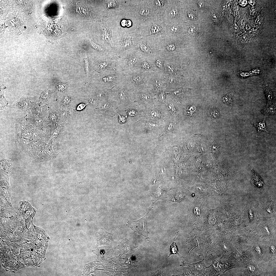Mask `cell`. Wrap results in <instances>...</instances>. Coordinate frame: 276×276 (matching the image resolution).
I'll return each instance as SVG.
<instances>
[{
  "label": "cell",
  "instance_id": "11a10c76",
  "mask_svg": "<svg viewBox=\"0 0 276 276\" xmlns=\"http://www.w3.org/2000/svg\"><path fill=\"white\" fill-rule=\"evenodd\" d=\"M261 21V19L259 16H258L256 20V24H260Z\"/></svg>",
  "mask_w": 276,
  "mask_h": 276
},
{
  "label": "cell",
  "instance_id": "ab89813d",
  "mask_svg": "<svg viewBox=\"0 0 276 276\" xmlns=\"http://www.w3.org/2000/svg\"><path fill=\"white\" fill-rule=\"evenodd\" d=\"M150 115L152 118L156 120L160 118L161 114L157 110H153L150 111Z\"/></svg>",
  "mask_w": 276,
  "mask_h": 276
},
{
  "label": "cell",
  "instance_id": "f546056e",
  "mask_svg": "<svg viewBox=\"0 0 276 276\" xmlns=\"http://www.w3.org/2000/svg\"><path fill=\"white\" fill-rule=\"evenodd\" d=\"M266 117L265 116L262 122L258 123H252L256 128L258 131V134L256 136V137L258 136L259 133L263 131H265L267 134H269V132L267 130L265 123V121Z\"/></svg>",
  "mask_w": 276,
  "mask_h": 276
},
{
  "label": "cell",
  "instance_id": "5bb4252c",
  "mask_svg": "<svg viewBox=\"0 0 276 276\" xmlns=\"http://www.w3.org/2000/svg\"><path fill=\"white\" fill-rule=\"evenodd\" d=\"M35 100L34 98L22 96L15 102L13 106L23 111L29 113L37 105Z\"/></svg>",
  "mask_w": 276,
  "mask_h": 276
},
{
  "label": "cell",
  "instance_id": "8992f818",
  "mask_svg": "<svg viewBox=\"0 0 276 276\" xmlns=\"http://www.w3.org/2000/svg\"><path fill=\"white\" fill-rule=\"evenodd\" d=\"M160 38H141L135 49L142 57L148 58L154 57L158 55Z\"/></svg>",
  "mask_w": 276,
  "mask_h": 276
},
{
  "label": "cell",
  "instance_id": "f907efd6",
  "mask_svg": "<svg viewBox=\"0 0 276 276\" xmlns=\"http://www.w3.org/2000/svg\"><path fill=\"white\" fill-rule=\"evenodd\" d=\"M233 29L234 31L235 32H237L238 30V27L237 25L235 24H234L233 26Z\"/></svg>",
  "mask_w": 276,
  "mask_h": 276
},
{
  "label": "cell",
  "instance_id": "8fae6325",
  "mask_svg": "<svg viewBox=\"0 0 276 276\" xmlns=\"http://www.w3.org/2000/svg\"><path fill=\"white\" fill-rule=\"evenodd\" d=\"M154 206L151 205L148 209L145 215L140 219L136 221H129L127 226L134 231L144 236L148 241V232L147 227V218L151 210Z\"/></svg>",
  "mask_w": 276,
  "mask_h": 276
},
{
  "label": "cell",
  "instance_id": "cb8c5ba5",
  "mask_svg": "<svg viewBox=\"0 0 276 276\" xmlns=\"http://www.w3.org/2000/svg\"><path fill=\"white\" fill-rule=\"evenodd\" d=\"M61 118L60 113L55 111L51 110L48 113V118H47V123L56 124L58 123L59 120Z\"/></svg>",
  "mask_w": 276,
  "mask_h": 276
},
{
  "label": "cell",
  "instance_id": "f6af8a7d",
  "mask_svg": "<svg viewBox=\"0 0 276 276\" xmlns=\"http://www.w3.org/2000/svg\"><path fill=\"white\" fill-rule=\"evenodd\" d=\"M168 108L170 112L172 114H174L176 112V109L173 103L169 104Z\"/></svg>",
  "mask_w": 276,
  "mask_h": 276
},
{
  "label": "cell",
  "instance_id": "277c9868",
  "mask_svg": "<svg viewBox=\"0 0 276 276\" xmlns=\"http://www.w3.org/2000/svg\"><path fill=\"white\" fill-rule=\"evenodd\" d=\"M141 38L138 30L134 32L118 35L114 47L116 57L123 53L135 49Z\"/></svg>",
  "mask_w": 276,
  "mask_h": 276
},
{
  "label": "cell",
  "instance_id": "91938a15",
  "mask_svg": "<svg viewBox=\"0 0 276 276\" xmlns=\"http://www.w3.org/2000/svg\"><path fill=\"white\" fill-rule=\"evenodd\" d=\"M250 27L249 25H247L246 26V29H247V30L249 29H250Z\"/></svg>",
  "mask_w": 276,
  "mask_h": 276
},
{
  "label": "cell",
  "instance_id": "4316f807",
  "mask_svg": "<svg viewBox=\"0 0 276 276\" xmlns=\"http://www.w3.org/2000/svg\"><path fill=\"white\" fill-rule=\"evenodd\" d=\"M152 83L155 90L159 91L163 89L164 87L166 86L164 78V79L159 78L154 79Z\"/></svg>",
  "mask_w": 276,
  "mask_h": 276
},
{
  "label": "cell",
  "instance_id": "7dc6e473",
  "mask_svg": "<svg viewBox=\"0 0 276 276\" xmlns=\"http://www.w3.org/2000/svg\"><path fill=\"white\" fill-rule=\"evenodd\" d=\"M172 94L174 97H178L180 96L182 94V91L181 89H179L174 91L172 92Z\"/></svg>",
  "mask_w": 276,
  "mask_h": 276
},
{
  "label": "cell",
  "instance_id": "4dcf8cb0",
  "mask_svg": "<svg viewBox=\"0 0 276 276\" xmlns=\"http://www.w3.org/2000/svg\"><path fill=\"white\" fill-rule=\"evenodd\" d=\"M73 99L71 96L69 95L64 96L62 99L61 103V107L62 108H68Z\"/></svg>",
  "mask_w": 276,
  "mask_h": 276
},
{
  "label": "cell",
  "instance_id": "836d02e7",
  "mask_svg": "<svg viewBox=\"0 0 276 276\" xmlns=\"http://www.w3.org/2000/svg\"><path fill=\"white\" fill-rule=\"evenodd\" d=\"M264 90L268 99L267 104H271L273 97V93L268 87L263 83Z\"/></svg>",
  "mask_w": 276,
  "mask_h": 276
},
{
  "label": "cell",
  "instance_id": "d6a6232c",
  "mask_svg": "<svg viewBox=\"0 0 276 276\" xmlns=\"http://www.w3.org/2000/svg\"><path fill=\"white\" fill-rule=\"evenodd\" d=\"M84 63L86 75V83H88L89 82V78L90 64V60L86 54L84 59Z\"/></svg>",
  "mask_w": 276,
  "mask_h": 276
},
{
  "label": "cell",
  "instance_id": "74e56055",
  "mask_svg": "<svg viewBox=\"0 0 276 276\" xmlns=\"http://www.w3.org/2000/svg\"><path fill=\"white\" fill-rule=\"evenodd\" d=\"M232 96V94L230 93L224 96L223 98V102L229 105L231 108L233 106Z\"/></svg>",
  "mask_w": 276,
  "mask_h": 276
},
{
  "label": "cell",
  "instance_id": "680465c9",
  "mask_svg": "<svg viewBox=\"0 0 276 276\" xmlns=\"http://www.w3.org/2000/svg\"><path fill=\"white\" fill-rule=\"evenodd\" d=\"M240 25L241 28H242L243 29L244 28L245 25L244 23L243 22V21H242L241 22Z\"/></svg>",
  "mask_w": 276,
  "mask_h": 276
},
{
  "label": "cell",
  "instance_id": "3957f363",
  "mask_svg": "<svg viewBox=\"0 0 276 276\" xmlns=\"http://www.w3.org/2000/svg\"><path fill=\"white\" fill-rule=\"evenodd\" d=\"M142 57L135 49L128 51L116 58V68L124 75L137 68Z\"/></svg>",
  "mask_w": 276,
  "mask_h": 276
},
{
  "label": "cell",
  "instance_id": "d6986e66",
  "mask_svg": "<svg viewBox=\"0 0 276 276\" xmlns=\"http://www.w3.org/2000/svg\"><path fill=\"white\" fill-rule=\"evenodd\" d=\"M157 18L161 17L167 7L168 0H150Z\"/></svg>",
  "mask_w": 276,
  "mask_h": 276
},
{
  "label": "cell",
  "instance_id": "60d3db41",
  "mask_svg": "<svg viewBox=\"0 0 276 276\" xmlns=\"http://www.w3.org/2000/svg\"><path fill=\"white\" fill-rule=\"evenodd\" d=\"M158 97L160 102L162 103H164L166 99V94L164 89H162L159 91Z\"/></svg>",
  "mask_w": 276,
  "mask_h": 276
},
{
  "label": "cell",
  "instance_id": "9f6ffc18",
  "mask_svg": "<svg viewBox=\"0 0 276 276\" xmlns=\"http://www.w3.org/2000/svg\"><path fill=\"white\" fill-rule=\"evenodd\" d=\"M239 2L240 3V4H247V1L246 0H240L239 1Z\"/></svg>",
  "mask_w": 276,
  "mask_h": 276
},
{
  "label": "cell",
  "instance_id": "bcb514c9",
  "mask_svg": "<svg viewBox=\"0 0 276 276\" xmlns=\"http://www.w3.org/2000/svg\"><path fill=\"white\" fill-rule=\"evenodd\" d=\"M175 123L173 121H170L167 126V129L169 131H172L174 129L175 126Z\"/></svg>",
  "mask_w": 276,
  "mask_h": 276
},
{
  "label": "cell",
  "instance_id": "30bf717a",
  "mask_svg": "<svg viewBox=\"0 0 276 276\" xmlns=\"http://www.w3.org/2000/svg\"><path fill=\"white\" fill-rule=\"evenodd\" d=\"M180 2L168 0L166 9L161 18L166 24L178 22L181 16Z\"/></svg>",
  "mask_w": 276,
  "mask_h": 276
},
{
  "label": "cell",
  "instance_id": "52a82bcc",
  "mask_svg": "<svg viewBox=\"0 0 276 276\" xmlns=\"http://www.w3.org/2000/svg\"><path fill=\"white\" fill-rule=\"evenodd\" d=\"M138 31L141 38H160L166 35V24L160 18H157L156 20L139 28Z\"/></svg>",
  "mask_w": 276,
  "mask_h": 276
},
{
  "label": "cell",
  "instance_id": "4fadbf2b",
  "mask_svg": "<svg viewBox=\"0 0 276 276\" xmlns=\"http://www.w3.org/2000/svg\"><path fill=\"white\" fill-rule=\"evenodd\" d=\"M98 103L99 107L96 109L98 113L113 117L117 113L119 105L112 99L106 101L98 100Z\"/></svg>",
  "mask_w": 276,
  "mask_h": 276
},
{
  "label": "cell",
  "instance_id": "8d00e7d4",
  "mask_svg": "<svg viewBox=\"0 0 276 276\" xmlns=\"http://www.w3.org/2000/svg\"><path fill=\"white\" fill-rule=\"evenodd\" d=\"M151 275L152 276H165V264H163L162 267L156 271L151 273Z\"/></svg>",
  "mask_w": 276,
  "mask_h": 276
},
{
  "label": "cell",
  "instance_id": "2e32d148",
  "mask_svg": "<svg viewBox=\"0 0 276 276\" xmlns=\"http://www.w3.org/2000/svg\"><path fill=\"white\" fill-rule=\"evenodd\" d=\"M166 36L171 37H177L182 33L183 25L180 22L166 24Z\"/></svg>",
  "mask_w": 276,
  "mask_h": 276
},
{
  "label": "cell",
  "instance_id": "f35d334b",
  "mask_svg": "<svg viewBox=\"0 0 276 276\" xmlns=\"http://www.w3.org/2000/svg\"><path fill=\"white\" fill-rule=\"evenodd\" d=\"M117 113L118 115V122L120 124H123L128 122L129 120L126 116L122 115L117 112Z\"/></svg>",
  "mask_w": 276,
  "mask_h": 276
},
{
  "label": "cell",
  "instance_id": "ee69618b",
  "mask_svg": "<svg viewBox=\"0 0 276 276\" xmlns=\"http://www.w3.org/2000/svg\"><path fill=\"white\" fill-rule=\"evenodd\" d=\"M211 116L214 118H218L220 116V112L217 109H214L211 110L210 113Z\"/></svg>",
  "mask_w": 276,
  "mask_h": 276
},
{
  "label": "cell",
  "instance_id": "b9f144b4",
  "mask_svg": "<svg viewBox=\"0 0 276 276\" xmlns=\"http://www.w3.org/2000/svg\"><path fill=\"white\" fill-rule=\"evenodd\" d=\"M93 100L92 98H89L88 102L86 103H81L76 108L77 111H79L82 110L86 106L92 103Z\"/></svg>",
  "mask_w": 276,
  "mask_h": 276
},
{
  "label": "cell",
  "instance_id": "e575fe53",
  "mask_svg": "<svg viewBox=\"0 0 276 276\" xmlns=\"http://www.w3.org/2000/svg\"><path fill=\"white\" fill-rule=\"evenodd\" d=\"M67 84L66 83L60 82L57 84L55 87V90L58 92L63 93L67 90Z\"/></svg>",
  "mask_w": 276,
  "mask_h": 276
},
{
  "label": "cell",
  "instance_id": "816d5d0a",
  "mask_svg": "<svg viewBox=\"0 0 276 276\" xmlns=\"http://www.w3.org/2000/svg\"><path fill=\"white\" fill-rule=\"evenodd\" d=\"M271 251L273 253H275L276 252L275 247L274 246H272L270 247Z\"/></svg>",
  "mask_w": 276,
  "mask_h": 276
},
{
  "label": "cell",
  "instance_id": "83f0119b",
  "mask_svg": "<svg viewBox=\"0 0 276 276\" xmlns=\"http://www.w3.org/2000/svg\"><path fill=\"white\" fill-rule=\"evenodd\" d=\"M152 59L155 67L161 70H164V64L165 61V59L159 55L152 58Z\"/></svg>",
  "mask_w": 276,
  "mask_h": 276
},
{
  "label": "cell",
  "instance_id": "ffe728a7",
  "mask_svg": "<svg viewBox=\"0 0 276 276\" xmlns=\"http://www.w3.org/2000/svg\"><path fill=\"white\" fill-rule=\"evenodd\" d=\"M98 242L100 244H110L113 241L112 235L102 228L96 233Z\"/></svg>",
  "mask_w": 276,
  "mask_h": 276
},
{
  "label": "cell",
  "instance_id": "6f0895ef",
  "mask_svg": "<svg viewBox=\"0 0 276 276\" xmlns=\"http://www.w3.org/2000/svg\"><path fill=\"white\" fill-rule=\"evenodd\" d=\"M249 3L252 5H253L254 4V1L253 0H250L248 1Z\"/></svg>",
  "mask_w": 276,
  "mask_h": 276
},
{
  "label": "cell",
  "instance_id": "d4e9b609",
  "mask_svg": "<svg viewBox=\"0 0 276 276\" xmlns=\"http://www.w3.org/2000/svg\"><path fill=\"white\" fill-rule=\"evenodd\" d=\"M52 92L49 90L45 89L42 91L40 95L37 103L39 106L43 103L48 101L50 99Z\"/></svg>",
  "mask_w": 276,
  "mask_h": 276
},
{
  "label": "cell",
  "instance_id": "603a6c76",
  "mask_svg": "<svg viewBox=\"0 0 276 276\" xmlns=\"http://www.w3.org/2000/svg\"><path fill=\"white\" fill-rule=\"evenodd\" d=\"M151 58L142 57L137 69L144 72H148L153 67Z\"/></svg>",
  "mask_w": 276,
  "mask_h": 276
},
{
  "label": "cell",
  "instance_id": "484cf974",
  "mask_svg": "<svg viewBox=\"0 0 276 276\" xmlns=\"http://www.w3.org/2000/svg\"><path fill=\"white\" fill-rule=\"evenodd\" d=\"M261 113L265 116H270L276 112L275 103L274 104H267L261 111Z\"/></svg>",
  "mask_w": 276,
  "mask_h": 276
},
{
  "label": "cell",
  "instance_id": "e0dca14e",
  "mask_svg": "<svg viewBox=\"0 0 276 276\" xmlns=\"http://www.w3.org/2000/svg\"><path fill=\"white\" fill-rule=\"evenodd\" d=\"M149 193L152 197V204L154 205L157 200H166L168 198V191L157 187H153L149 191Z\"/></svg>",
  "mask_w": 276,
  "mask_h": 276
},
{
  "label": "cell",
  "instance_id": "9a60e30c",
  "mask_svg": "<svg viewBox=\"0 0 276 276\" xmlns=\"http://www.w3.org/2000/svg\"><path fill=\"white\" fill-rule=\"evenodd\" d=\"M142 258L139 250L135 249L126 255L125 263L130 268L135 267L141 262Z\"/></svg>",
  "mask_w": 276,
  "mask_h": 276
},
{
  "label": "cell",
  "instance_id": "db71d44e",
  "mask_svg": "<svg viewBox=\"0 0 276 276\" xmlns=\"http://www.w3.org/2000/svg\"><path fill=\"white\" fill-rule=\"evenodd\" d=\"M241 40L243 42H246L247 40V39L245 36H243L241 38Z\"/></svg>",
  "mask_w": 276,
  "mask_h": 276
},
{
  "label": "cell",
  "instance_id": "d590c367",
  "mask_svg": "<svg viewBox=\"0 0 276 276\" xmlns=\"http://www.w3.org/2000/svg\"><path fill=\"white\" fill-rule=\"evenodd\" d=\"M110 249L107 248H100L98 251V256L101 258H103L106 259L105 256L106 258H108L107 256L108 254L110 255V253L108 252H110Z\"/></svg>",
  "mask_w": 276,
  "mask_h": 276
},
{
  "label": "cell",
  "instance_id": "44dd1931",
  "mask_svg": "<svg viewBox=\"0 0 276 276\" xmlns=\"http://www.w3.org/2000/svg\"><path fill=\"white\" fill-rule=\"evenodd\" d=\"M48 109V107L47 105L39 106L37 103L27 114L33 117H47Z\"/></svg>",
  "mask_w": 276,
  "mask_h": 276
},
{
  "label": "cell",
  "instance_id": "f5cc1de1",
  "mask_svg": "<svg viewBox=\"0 0 276 276\" xmlns=\"http://www.w3.org/2000/svg\"><path fill=\"white\" fill-rule=\"evenodd\" d=\"M255 249L258 254H260L261 252V250L260 248L258 246H257L256 247Z\"/></svg>",
  "mask_w": 276,
  "mask_h": 276
},
{
  "label": "cell",
  "instance_id": "ac0fdd59",
  "mask_svg": "<svg viewBox=\"0 0 276 276\" xmlns=\"http://www.w3.org/2000/svg\"><path fill=\"white\" fill-rule=\"evenodd\" d=\"M25 117L33 129H39L47 123L46 117H33L27 114Z\"/></svg>",
  "mask_w": 276,
  "mask_h": 276
},
{
  "label": "cell",
  "instance_id": "7402d4cb",
  "mask_svg": "<svg viewBox=\"0 0 276 276\" xmlns=\"http://www.w3.org/2000/svg\"><path fill=\"white\" fill-rule=\"evenodd\" d=\"M112 89L105 88L99 90L96 94L98 100L106 101L112 99Z\"/></svg>",
  "mask_w": 276,
  "mask_h": 276
},
{
  "label": "cell",
  "instance_id": "c3c4849f",
  "mask_svg": "<svg viewBox=\"0 0 276 276\" xmlns=\"http://www.w3.org/2000/svg\"><path fill=\"white\" fill-rule=\"evenodd\" d=\"M186 15L188 18L190 19L191 20H193L195 18V16L191 12H188Z\"/></svg>",
  "mask_w": 276,
  "mask_h": 276
},
{
  "label": "cell",
  "instance_id": "5b68a950",
  "mask_svg": "<svg viewBox=\"0 0 276 276\" xmlns=\"http://www.w3.org/2000/svg\"><path fill=\"white\" fill-rule=\"evenodd\" d=\"M148 72L136 69L124 75L123 82L133 91L146 88L149 84Z\"/></svg>",
  "mask_w": 276,
  "mask_h": 276
},
{
  "label": "cell",
  "instance_id": "ba28073f",
  "mask_svg": "<svg viewBox=\"0 0 276 276\" xmlns=\"http://www.w3.org/2000/svg\"><path fill=\"white\" fill-rule=\"evenodd\" d=\"M98 76L96 81L100 86L101 89L105 88L112 89L123 82L124 75L115 68Z\"/></svg>",
  "mask_w": 276,
  "mask_h": 276
},
{
  "label": "cell",
  "instance_id": "9c48e42d",
  "mask_svg": "<svg viewBox=\"0 0 276 276\" xmlns=\"http://www.w3.org/2000/svg\"><path fill=\"white\" fill-rule=\"evenodd\" d=\"M133 91L123 82L112 89V99L119 106L128 105L134 102Z\"/></svg>",
  "mask_w": 276,
  "mask_h": 276
},
{
  "label": "cell",
  "instance_id": "7c38bea8",
  "mask_svg": "<svg viewBox=\"0 0 276 276\" xmlns=\"http://www.w3.org/2000/svg\"><path fill=\"white\" fill-rule=\"evenodd\" d=\"M116 61L109 56L101 57L96 61L93 66L95 74L100 75L105 72L116 68Z\"/></svg>",
  "mask_w": 276,
  "mask_h": 276
},
{
  "label": "cell",
  "instance_id": "7bdbcfd3",
  "mask_svg": "<svg viewBox=\"0 0 276 276\" xmlns=\"http://www.w3.org/2000/svg\"><path fill=\"white\" fill-rule=\"evenodd\" d=\"M197 27H191L188 30V33L190 35L195 36L198 32V30Z\"/></svg>",
  "mask_w": 276,
  "mask_h": 276
},
{
  "label": "cell",
  "instance_id": "1f68e13d",
  "mask_svg": "<svg viewBox=\"0 0 276 276\" xmlns=\"http://www.w3.org/2000/svg\"><path fill=\"white\" fill-rule=\"evenodd\" d=\"M177 235V234L175 235L174 239L173 241L170 246V252L168 257H169L171 255L175 254L178 255L181 258H185V256H181L178 253V249L175 242Z\"/></svg>",
  "mask_w": 276,
  "mask_h": 276
},
{
  "label": "cell",
  "instance_id": "681fc988",
  "mask_svg": "<svg viewBox=\"0 0 276 276\" xmlns=\"http://www.w3.org/2000/svg\"><path fill=\"white\" fill-rule=\"evenodd\" d=\"M247 269L249 272H252L255 271V267L253 266L250 265L248 266Z\"/></svg>",
  "mask_w": 276,
  "mask_h": 276
},
{
  "label": "cell",
  "instance_id": "6da1fadb",
  "mask_svg": "<svg viewBox=\"0 0 276 276\" xmlns=\"http://www.w3.org/2000/svg\"><path fill=\"white\" fill-rule=\"evenodd\" d=\"M121 8L106 10L105 16L112 29L120 35L134 32L139 29L137 19L129 7L126 0H120Z\"/></svg>",
  "mask_w": 276,
  "mask_h": 276
},
{
  "label": "cell",
  "instance_id": "7a4b0ae2",
  "mask_svg": "<svg viewBox=\"0 0 276 276\" xmlns=\"http://www.w3.org/2000/svg\"><path fill=\"white\" fill-rule=\"evenodd\" d=\"M126 1L137 19L139 28L157 19L150 0H126Z\"/></svg>",
  "mask_w": 276,
  "mask_h": 276
},
{
  "label": "cell",
  "instance_id": "f1b7e54d",
  "mask_svg": "<svg viewBox=\"0 0 276 276\" xmlns=\"http://www.w3.org/2000/svg\"><path fill=\"white\" fill-rule=\"evenodd\" d=\"M121 7L120 0H107L106 10H117L120 9Z\"/></svg>",
  "mask_w": 276,
  "mask_h": 276
}]
</instances>
